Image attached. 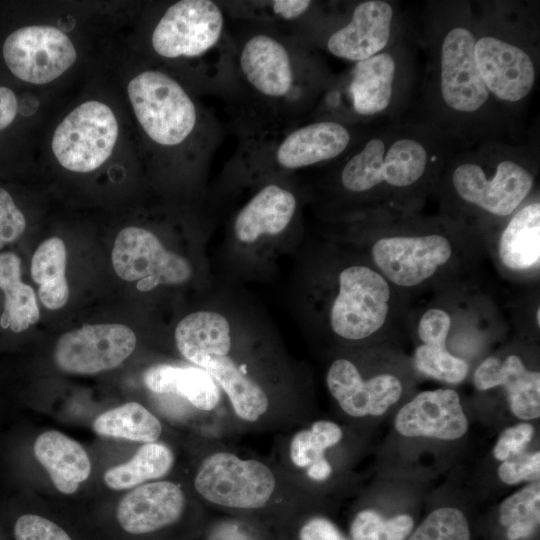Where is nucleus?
<instances>
[{
	"label": "nucleus",
	"mask_w": 540,
	"mask_h": 540,
	"mask_svg": "<svg viewBox=\"0 0 540 540\" xmlns=\"http://www.w3.org/2000/svg\"><path fill=\"white\" fill-rule=\"evenodd\" d=\"M237 22L234 118L286 126L306 121L334 78L317 49L272 26Z\"/></svg>",
	"instance_id": "1"
},
{
	"label": "nucleus",
	"mask_w": 540,
	"mask_h": 540,
	"mask_svg": "<svg viewBox=\"0 0 540 540\" xmlns=\"http://www.w3.org/2000/svg\"><path fill=\"white\" fill-rule=\"evenodd\" d=\"M389 419L378 455L383 478L427 483L456 466L471 435L472 415L450 387L412 394Z\"/></svg>",
	"instance_id": "2"
},
{
	"label": "nucleus",
	"mask_w": 540,
	"mask_h": 540,
	"mask_svg": "<svg viewBox=\"0 0 540 540\" xmlns=\"http://www.w3.org/2000/svg\"><path fill=\"white\" fill-rule=\"evenodd\" d=\"M208 447L195 466L192 490L212 514L249 519L269 530L293 510L323 503L301 492L273 460L242 456L217 439Z\"/></svg>",
	"instance_id": "3"
},
{
	"label": "nucleus",
	"mask_w": 540,
	"mask_h": 540,
	"mask_svg": "<svg viewBox=\"0 0 540 540\" xmlns=\"http://www.w3.org/2000/svg\"><path fill=\"white\" fill-rule=\"evenodd\" d=\"M360 124L319 118L286 126L234 119L238 145L227 173L255 181L334 163L364 138Z\"/></svg>",
	"instance_id": "4"
},
{
	"label": "nucleus",
	"mask_w": 540,
	"mask_h": 540,
	"mask_svg": "<svg viewBox=\"0 0 540 540\" xmlns=\"http://www.w3.org/2000/svg\"><path fill=\"white\" fill-rule=\"evenodd\" d=\"M150 45L158 57L192 64L196 89L229 101L239 99L235 46L218 1L180 0L154 25Z\"/></svg>",
	"instance_id": "5"
},
{
	"label": "nucleus",
	"mask_w": 540,
	"mask_h": 540,
	"mask_svg": "<svg viewBox=\"0 0 540 540\" xmlns=\"http://www.w3.org/2000/svg\"><path fill=\"white\" fill-rule=\"evenodd\" d=\"M128 96L145 135L163 150L184 149L204 172L224 138L216 116L173 75L146 69L132 78Z\"/></svg>",
	"instance_id": "6"
},
{
	"label": "nucleus",
	"mask_w": 540,
	"mask_h": 540,
	"mask_svg": "<svg viewBox=\"0 0 540 540\" xmlns=\"http://www.w3.org/2000/svg\"><path fill=\"white\" fill-rule=\"evenodd\" d=\"M437 136L391 129L364 138L337 165L336 181L346 194L367 197L402 194L420 188L440 160Z\"/></svg>",
	"instance_id": "7"
},
{
	"label": "nucleus",
	"mask_w": 540,
	"mask_h": 540,
	"mask_svg": "<svg viewBox=\"0 0 540 540\" xmlns=\"http://www.w3.org/2000/svg\"><path fill=\"white\" fill-rule=\"evenodd\" d=\"M365 441L341 421L313 418L278 437L273 461L301 492L329 504L330 495L352 486Z\"/></svg>",
	"instance_id": "8"
},
{
	"label": "nucleus",
	"mask_w": 540,
	"mask_h": 540,
	"mask_svg": "<svg viewBox=\"0 0 540 540\" xmlns=\"http://www.w3.org/2000/svg\"><path fill=\"white\" fill-rule=\"evenodd\" d=\"M436 24L431 45L432 96L440 114L453 125L481 124L497 103L474 58L476 22L468 5L457 4Z\"/></svg>",
	"instance_id": "9"
},
{
	"label": "nucleus",
	"mask_w": 540,
	"mask_h": 540,
	"mask_svg": "<svg viewBox=\"0 0 540 540\" xmlns=\"http://www.w3.org/2000/svg\"><path fill=\"white\" fill-rule=\"evenodd\" d=\"M449 184L461 203L492 217L505 218L530 195L535 171L523 152L489 142L453 159Z\"/></svg>",
	"instance_id": "10"
},
{
	"label": "nucleus",
	"mask_w": 540,
	"mask_h": 540,
	"mask_svg": "<svg viewBox=\"0 0 540 540\" xmlns=\"http://www.w3.org/2000/svg\"><path fill=\"white\" fill-rule=\"evenodd\" d=\"M209 517L181 484L160 479L130 489L119 500L111 533L118 540H198Z\"/></svg>",
	"instance_id": "11"
},
{
	"label": "nucleus",
	"mask_w": 540,
	"mask_h": 540,
	"mask_svg": "<svg viewBox=\"0 0 540 540\" xmlns=\"http://www.w3.org/2000/svg\"><path fill=\"white\" fill-rule=\"evenodd\" d=\"M325 381L340 421L364 438L412 395L407 376L387 363L367 371L339 357L330 363Z\"/></svg>",
	"instance_id": "12"
},
{
	"label": "nucleus",
	"mask_w": 540,
	"mask_h": 540,
	"mask_svg": "<svg viewBox=\"0 0 540 540\" xmlns=\"http://www.w3.org/2000/svg\"><path fill=\"white\" fill-rule=\"evenodd\" d=\"M523 34L508 23H476L478 72L493 99L504 106L525 101L537 82L536 52Z\"/></svg>",
	"instance_id": "13"
},
{
	"label": "nucleus",
	"mask_w": 540,
	"mask_h": 540,
	"mask_svg": "<svg viewBox=\"0 0 540 540\" xmlns=\"http://www.w3.org/2000/svg\"><path fill=\"white\" fill-rule=\"evenodd\" d=\"M378 479L351 509L349 540H405L419 521L426 483Z\"/></svg>",
	"instance_id": "14"
},
{
	"label": "nucleus",
	"mask_w": 540,
	"mask_h": 540,
	"mask_svg": "<svg viewBox=\"0 0 540 540\" xmlns=\"http://www.w3.org/2000/svg\"><path fill=\"white\" fill-rule=\"evenodd\" d=\"M392 290L380 272L351 265L338 276V291L330 308L332 331L346 341H363L384 328L390 313Z\"/></svg>",
	"instance_id": "15"
},
{
	"label": "nucleus",
	"mask_w": 540,
	"mask_h": 540,
	"mask_svg": "<svg viewBox=\"0 0 540 540\" xmlns=\"http://www.w3.org/2000/svg\"><path fill=\"white\" fill-rule=\"evenodd\" d=\"M117 137L118 124L112 110L102 102L87 101L58 125L52 151L64 168L86 173L109 158Z\"/></svg>",
	"instance_id": "16"
},
{
	"label": "nucleus",
	"mask_w": 540,
	"mask_h": 540,
	"mask_svg": "<svg viewBox=\"0 0 540 540\" xmlns=\"http://www.w3.org/2000/svg\"><path fill=\"white\" fill-rule=\"evenodd\" d=\"M454 254L448 236L438 232L386 235L371 247L376 270L398 287L424 284L444 268Z\"/></svg>",
	"instance_id": "17"
},
{
	"label": "nucleus",
	"mask_w": 540,
	"mask_h": 540,
	"mask_svg": "<svg viewBox=\"0 0 540 540\" xmlns=\"http://www.w3.org/2000/svg\"><path fill=\"white\" fill-rule=\"evenodd\" d=\"M472 381L479 393L496 390L504 426L539 421L540 372L520 353L505 352L484 358L475 368Z\"/></svg>",
	"instance_id": "18"
},
{
	"label": "nucleus",
	"mask_w": 540,
	"mask_h": 540,
	"mask_svg": "<svg viewBox=\"0 0 540 540\" xmlns=\"http://www.w3.org/2000/svg\"><path fill=\"white\" fill-rule=\"evenodd\" d=\"M111 259L116 274L138 281L137 289L143 292L160 284H182L192 276L186 258L167 250L154 233L141 227H126L118 233Z\"/></svg>",
	"instance_id": "19"
},
{
	"label": "nucleus",
	"mask_w": 540,
	"mask_h": 540,
	"mask_svg": "<svg viewBox=\"0 0 540 540\" xmlns=\"http://www.w3.org/2000/svg\"><path fill=\"white\" fill-rule=\"evenodd\" d=\"M3 57L19 79L49 83L70 68L77 57L70 38L51 26H27L11 33L3 44Z\"/></svg>",
	"instance_id": "20"
},
{
	"label": "nucleus",
	"mask_w": 540,
	"mask_h": 540,
	"mask_svg": "<svg viewBox=\"0 0 540 540\" xmlns=\"http://www.w3.org/2000/svg\"><path fill=\"white\" fill-rule=\"evenodd\" d=\"M136 342L134 331L124 324L84 325L59 338L54 360L67 373L97 374L122 364Z\"/></svg>",
	"instance_id": "21"
},
{
	"label": "nucleus",
	"mask_w": 540,
	"mask_h": 540,
	"mask_svg": "<svg viewBox=\"0 0 540 540\" xmlns=\"http://www.w3.org/2000/svg\"><path fill=\"white\" fill-rule=\"evenodd\" d=\"M394 14L388 1H360L349 12H341L318 48L353 63L368 59L388 48Z\"/></svg>",
	"instance_id": "22"
},
{
	"label": "nucleus",
	"mask_w": 540,
	"mask_h": 540,
	"mask_svg": "<svg viewBox=\"0 0 540 540\" xmlns=\"http://www.w3.org/2000/svg\"><path fill=\"white\" fill-rule=\"evenodd\" d=\"M145 386L157 395H174L182 399L198 422L209 423L216 437L231 432L227 404L214 379L194 365L157 364L144 375Z\"/></svg>",
	"instance_id": "23"
},
{
	"label": "nucleus",
	"mask_w": 540,
	"mask_h": 540,
	"mask_svg": "<svg viewBox=\"0 0 540 540\" xmlns=\"http://www.w3.org/2000/svg\"><path fill=\"white\" fill-rule=\"evenodd\" d=\"M227 17L235 21L272 26L318 49L338 10L311 0L218 1Z\"/></svg>",
	"instance_id": "24"
},
{
	"label": "nucleus",
	"mask_w": 540,
	"mask_h": 540,
	"mask_svg": "<svg viewBox=\"0 0 540 540\" xmlns=\"http://www.w3.org/2000/svg\"><path fill=\"white\" fill-rule=\"evenodd\" d=\"M286 176L261 179L251 198L239 209L233 220V232L241 243H254L264 236H277L293 223L298 198L282 180Z\"/></svg>",
	"instance_id": "25"
},
{
	"label": "nucleus",
	"mask_w": 540,
	"mask_h": 540,
	"mask_svg": "<svg viewBox=\"0 0 540 540\" xmlns=\"http://www.w3.org/2000/svg\"><path fill=\"white\" fill-rule=\"evenodd\" d=\"M488 540H538L540 480L522 485L488 512L483 525Z\"/></svg>",
	"instance_id": "26"
},
{
	"label": "nucleus",
	"mask_w": 540,
	"mask_h": 540,
	"mask_svg": "<svg viewBox=\"0 0 540 540\" xmlns=\"http://www.w3.org/2000/svg\"><path fill=\"white\" fill-rule=\"evenodd\" d=\"M33 454L63 494L75 493L91 474V461L84 447L59 431L39 434L33 443Z\"/></svg>",
	"instance_id": "27"
},
{
	"label": "nucleus",
	"mask_w": 540,
	"mask_h": 540,
	"mask_svg": "<svg viewBox=\"0 0 540 540\" xmlns=\"http://www.w3.org/2000/svg\"><path fill=\"white\" fill-rule=\"evenodd\" d=\"M435 498L405 540H475L477 519L469 505V491H450L441 500L438 495Z\"/></svg>",
	"instance_id": "28"
},
{
	"label": "nucleus",
	"mask_w": 540,
	"mask_h": 540,
	"mask_svg": "<svg viewBox=\"0 0 540 540\" xmlns=\"http://www.w3.org/2000/svg\"><path fill=\"white\" fill-rule=\"evenodd\" d=\"M174 338L181 356L199 368L208 358L224 356L232 348L228 320L213 311H197L184 317L176 326Z\"/></svg>",
	"instance_id": "29"
},
{
	"label": "nucleus",
	"mask_w": 540,
	"mask_h": 540,
	"mask_svg": "<svg viewBox=\"0 0 540 540\" xmlns=\"http://www.w3.org/2000/svg\"><path fill=\"white\" fill-rule=\"evenodd\" d=\"M501 264L513 272L538 269L540 263V203L519 207L506 223L498 242Z\"/></svg>",
	"instance_id": "30"
},
{
	"label": "nucleus",
	"mask_w": 540,
	"mask_h": 540,
	"mask_svg": "<svg viewBox=\"0 0 540 540\" xmlns=\"http://www.w3.org/2000/svg\"><path fill=\"white\" fill-rule=\"evenodd\" d=\"M0 289L4 292L3 328L19 333L38 322L40 312L33 288L21 281V260L14 253L0 254Z\"/></svg>",
	"instance_id": "31"
},
{
	"label": "nucleus",
	"mask_w": 540,
	"mask_h": 540,
	"mask_svg": "<svg viewBox=\"0 0 540 540\" xmlns=\"http://www.w3.org/2000/svg\"><path fill=\"white\" fill-rule=\"evenodd\" d=\"M175 463L172 448L162 441L144 443L127 462L108 469L105 484L113 490L132 489L166 477Z\"/></svg>",
	"instance_id": "32"
},
{
	"label": "nucleus",
	"mask_w": 540,
	"mask_h": 540,
	"mask_svg": "<svg viewBox=\"0 0 540 540\" xmlns=\"http://www.w3.org/2000/svg\"><path fill=\"white\" fill-rule=\"evenodd\" d=\"M66 262V247L58 237L42 242L32 257L31 276L39 284L38 295L47 309H60L68 300Z\"/></svg>",
	"instance_id": "33"
},
{
	"label": "nucleus",
	"mask_w": 540,
	"mask_h": 540,
	"mask_svg": "<svg viewBox=\"0 0 540 540\" xmlns=\"http://www.w3.org/2000/svg\"><path fill=\"white\" fill-rule=\"evenodd\" d=\"M92 427L98 435L142 444L159 441L163 434L160 419L138 402H127L100 414Z\"/></svg>",
	"instance_id": "34"
},
{
	"label": "nucleus",
	"mask_w": 540,
	"mask_h": 540,
	"mask_svg": "<svg viewBox=\"0 0 540 540\" xmlns=\"http://www.w3.org/2000/svg\"><path fill=\"white\" fill-rule=\"evenodd\" d=\"M329 504L311 503L282 517L270 529L273 540H349L330 516Z\"/></svg>",
	"instance_id": "35"
},
{
	"label": "nucleus",
	"mask_w": 540,
	"mask_h": 540,
	"mask_svg": "<svg viewBox=\"0 0 540 540\" xmlns=\"http://www.w3.org/2000/svg\"><path fill=\"white\" fill-rule=\"evenodd\" d=\"M7 540H78L55 519L15 504L0 506Z\"/></svg>",
	"instance_id": "36"
},
{
	"label": "nucleus",
	"mask_w": 540,
	"mask_h": 540,
	"mask_svg": "<svg viewBox=\"0 0 540 540\" xmlns=\"http://www.w3.org/2000/svg\"><path fill=\"white\" fill-rule=\"evenodd\" d=\"M413 366L417 373L449 385L462 383L470 371L466 359L450 352L447 346L439 345L418 344Z\"/></svg>",
	"instance_id": "37"
},
{
	"label": "nucleus",
	"mask_w": 540,
	"mask_h": 540,
	"mask_svg": "<svg viewBox=\"0 0 540 540\" xmlns=\"http://www.w3.org/2000/svg\"><path fill=\"white\" fill-rule=\"evenodd\" d=\"M538 431L533 422L518 421L503 426L487 456L488 467L538 446Z\"/></svg>",
	"instance_id": "38"
},
{
	"label": "nucleus",
	"mask_w": 540,
	"mask_h": 540,
	"mask_svg": "<svg viewBox=\"0 0 540 540\" xmlns=\"http://www.w3.org/2000/svg\"><path fill=\"white\" fill-rule=\"evenodd\" d=\"M199 540H273V538L266 527L252 520L212 514Z\"/></svg>",
	"instance_id": "39"
},
{
	"label": "nucleus",
	"mask_w": 540,
	"mask_h": 540,
	"mask_svg": "<svg viewBox=\"0 0 540 540\" xmlns=\"http://www.w3.org/2000/svg\"><path fill=\"white\" fill-rule=\"evenodd\" d=\"M499 488H511L540 480L539 445L490 466Z\"/></svg>",
	"instance_id": "40"
},
{
	"label": "nucleus",
	"mask_w": 540,
	"mask_h": 540,
	"mask_svg": "<svg viewBox=\"0 0 540 540\" xmlns=\"http://www.w3.org/2000/svg\"><path fill=\"white\" fill-rule=\"evenodd\" d=\"M451 329V316L438 307L426 310L417 325L419 344L447 346Z\"/></svg>",
	"instance_id": "41"
},
{
	"label": "nucleus",
	"mask_w": 540,
	"mask_h": 540,
	"mask_svg": "<svg viewBox=\"0 0 540 540\" xmlns=\"http://www.w3.org/2000/svg\"><path fill=\"white\" fill-rule=\"evenodd\" d=\"M25 228L23 213L17 208L11 195L0 188V244L18 239Z\"/></svg>",
	"instance_id": "42"
},
{
	"label": "nucleus",
	"mask_w": 540,
	"mask_h": 540,
	"mask_svg": "<svg viewBox=\"0 0 540 540\" xmlns=\"http://www.w3.org/2000/svg\"><path fill=\"white\" fill-rule=\"evenodd\" d=\"M18 103L14 92L0 86V130L9 126L16 117Z\"/></svg>",
	"instance_id": "43"
},
{
	"label": "nucleus",
	"mask_w": 540,
	"mask_h": 540,
	"mask_svg": "<svg viewBox=\"0 0 540 540\" xmlns=\"http://www.w3.org/2000/svg\"><path fill=\"white\" fill-rule=\"evenodd\" d=\"M540 308L539 306L537 307V310H536V313H535V323L537 325V328L539 329V324H540Z\"/></svg>",
	"instance_id": "44"
},
{
	"label": "nucleus",
	"mask_w": 540,
	"mask_h": 540,
	"mask_svg": "<svg viewBox=\"0 0 540 540\" xmlns=\"http://www.w3.org/2000/svg\"><path fill=\"white\" fill-rule=\"evenodd\" d=\"M0 540H7V537H6V534H5V531L0 523Z\"/></svg>",
	"instance_id": "45"
}]
</instances>
